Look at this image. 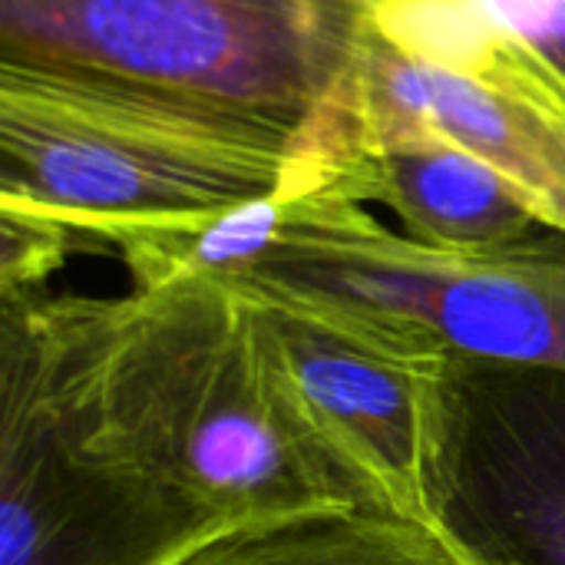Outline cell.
<instances>
[{"instance_id":"11","label":"cell","mask_w":565,"mask_h":565,"mask_svg":"<svg viewBox=\"0 0 565 565\" xmlns=\"http://www.w3.org/2000/svg\"><path fill=\"white\" fill-rule=\"evenodd\" d=\"M182 565H454L427 536L381 516L341 513L205 546Z\"/></svg>"},{"instance_id":"1","label":"cell","mask_w":565,"mask_h":565,"mask_svg":"<svg viewBox=\"0 0 565 565\" xmlns=\"http://www.w3.org/2000/svg\"><path fill=\"white\" fill-rule=\"evenodd\" d=\"M43 315L86 447L222 536L361 513L248 288L189 278L119 298L43 291Z\"/></svg>"},{"instance_id":"13","label":"cell","mask_w":565,"mask_h":565,"mask_svg":"<svg viewBox=\"0 0 565 565\" xmlns=\"http://www.w3.org/2000/svg\"><path fill=\"white\" fill-rule=\"evenodd\" d=\"M559 86H565V0H477Z\"/></svg>"},{"instance_id":"8","label":"cell","mask_w":565,"mask_h":565,"mask_svg":"<svg viewBox=\"0 0 565 565\" xmlns=\"http://www.w3.org/2000/svg\"><path fill=\"white\" fill-rule=\"evenodd\" d=\"M358 136L427 126L503 172L550 232L565 235V103L497 89L394 50L361 17L344 79L328 96Z\"/></svg>"},{"instance_id":"5","label":"cell","mask_w":565,"mask_h":565,"mask_svg":"<svg viewBox=\"0 0 565 565\" xmlns=\"http://www.w3.org/2000/svg\"><path fill=\"white\" fill-rule=\"evenodd\" d=\"M235 285L411 321L457 358L565 371V235L437 252L338 192L308 199L281 245Z\"/></svg>"},{"instance_id":"2","label":"cell","mask_w":565,"mask_h":565,"mask_svg":"<svg viewBox=\"0 0 565 565\" xmlns=\"http://www.w3.org/2000/svg\"><path fill=\"white\" fill-rule=\"evenodd\" d=\"M311 119V116H308ZM278 192H338L311 126L156 86L0 63V205L63 222L202 215Z\"/></svg>"},{"instance_id":"4","label":"cell","mask_w":565,"mask_h":565,"mask_svg":"<svg viewBox=\"0 0 565 565\" xmlns=\"http://www.w3.org/2000/svg\"><path fill=\"white\" fill-rule=\"evenodd\" d=\"M252 295L265 305L291 397L358 510L467 565L447 516L460 358L401 318Z\"/></svg>"},{"instance_id":"12","label":"cell","mask_w":565,"mask_h":565,"mask_svg":"<svg viewBox=\"0 0 565 565\" xmlns=\"http://www.w3.org/2000/svg\"><path fill=\"white\" fill-rule=\"evenodd\" d=\"M79 238L56 218L0 205V301L46 291Z\"/></svg>"},{"instance_id":"3","label":"cell","mask_w":565,"mask_h":565,"mask_svg":"<svg viewBox=\"0 0 565 565\" xmlns=\"http://www.w3.org/2000/svg\"><path fill=\"white\" fill-rule=\"evenodd\" d=\"M361 0H0V63L116 76L281 122L344 79Z\"/></svg>"},{"instance_id":"9","label":"cell","mask_w":565,"mask_h":565,"mask_svg":"<svg viewBox=\"0 0 565 565\" xmlns=\"http://www.w3.org/2000/svg\"><path fill=\"white\" fill-rule=\"evenodd\" d=\"M318 119L338 149L341 195L387 205L401 232L427 248L497 252L546 228L503 172L427 126L358 136L331 109L318 106Z\"/></svg>"},{"instance_id":"7","label":"cell","mask_w":565,"mask_h":565,"mask_svg":"<svg viewBox=\"0 0 565 565\" xmlns=\"http://www.w3.org/2000/svg\"><path fill=\"white\" fill-rule=\"evenodd\" d=\"M447 516L467 565H565V371L460 358Z\"/></svg>"},{"instance_id":"6","label":"cell","mask_w":565,"mask_h":565,"mask_svg":"<svg viewBox=\"0 0 565 565\" xmlns=\"http://www.w3.org/2000/svg\"><path fill=\"white\" fill-rule=\"evenodd\" d=\"M222 540L86 447L43 291L0 301V565H182Z\"/></svg>"},{"instance_id":"10","label":"cell","mask_w":565,"mask_h":565,"mask_svg":"<svg viewBox=\"0 0 565 565\" xmlns=\"http://www.w3.org/2000/svg\"><path fill=\"white\" fill-rule=\"evenodd\" d=\"M311 195L318 192H278L202 215L93 222L76 238L79 248H109L139 291L189 278L238 281L281 245Z\"/></svg>"}]
</instances>
